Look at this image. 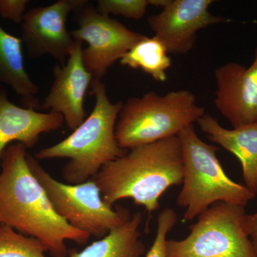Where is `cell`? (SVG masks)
I'll return each mask as SVG.
<instances>
[{"instance_id":"6da1fadb","label":"cell","mask_w":257,"mask_h":257,"mask_svg":"<svg viewBox=\"0 0 257 257\" xmlns=\"http://www.w3.org/2000/svg\"><path fill=\"white\" fill-rule=\"evenodd\" d=\"M27 147L15 143L0 160V224L41 241L53 257H67L66 241L86 244L90 235L74 229L54 210L27 161Z\"/></svg>"},{"instance_id":"7a4b0ae2","label":"cell","mask_w":257,"mask_h":257,"mask_svg":"<svg viewBox=\"0 0 257 257\" xmlns=\"http://www.w3.org/2000/svg\"><path fill=\"white\" fill-rule=\"evenodd\" d=\"M184 164L178 136L128 150L103 166L93 180L108 205L133 199L149 213L160 208V199L170 187L183 182Z\"/></svg>"},{"instance_id":"3957f363","label":"cell","mask_w":257,"mask_h":257,"mask_svg":"<svg viewBox=\"0 0 257 257\" xmlns=\"http://www.w3.org/2000/svg\"><path fill=\"white\" fill-rule=\"evenodd\" d=\"M91 85L95 104L90 115L67 138L42 149L35 155L37 160L69 159L62 175L69 184L90 180L103 166L128 152L119 146L115 137L122 101L113 104L109 101L101 79H93Z\"/></svg>"},{"instance_id":"277c9868","label":"cell","mask_w":257,"mask_h":257,"mask_svg":"<svg viewBox=\"0 0 257 257\" xmlns=\"http://www.w3.org/2000/svg\"><path fill=\"white\" fill-rule=\"evenodd\" d=\"M184 164L182 188L177 197L185 209L182 221H192L216 202L245 207L256 197L246 187L231 180L225 173L216 152L219 149L204 143L194 125L178 135Z\"/></svg>"},{"instance_id":"5b68a950","label":"cell","mask_w":257,"mask_h":257,"mask_svg":"<svg viewBox=\"0 0 257 257\" xmlns=\"http://www.w3.org/2000/svg\"><path fill=\"white\" fill-rule=\"evenodd\" d=\"M206 114L195 94L186 89L165 95L148 92L123 104L115 126V137L123 150L150 145L178 136Z\"/></svg>"},{"instance_id":"8992f818","label":"cell","mask_w":257,"mask_h":257,"mask_svg":"<svg viewBox=\"0 0 257 257\" xmlns=\"http://www.w3.org/2000/svg\"><path fill=\"white\" fill-rule=\"evenodd\" d=\"M27 161L54 210L74 229L101 239L131 219L133 215L126 208L117 206L113 209L104 202L92 179L78 184L63 183L51 176L28 153Z\"/></svg>"},{"instance_id":"52a82bcc","label":"cell","mask_w":257,"mask_h":257,"mask_svg":"<svg viewBox=\"0 0 257 257\" xmlns=\"http://www.w3.org/2000/svg\"><path fill=\"white\" fill-rule=\"evenodd\" d=\"M244 207L216 202L198 216L182 240H167V257H257L243 227Z\"/></svg>"},{"instance_id":"ba28073f","label":"cell","mask_w":257,"mask_h":257,"mask_svg":"<svg viewBox=\"0 0 257 257\" xmlns=\"http://www.w3.org/2000/svg\"><path fill=\"white\" fill-rule=\"evenodd\" d=\"M79 28L72 30L74 40L88 44L82 61L93 79H101L109 67L145 35L132 31L109 15L101 14L88 1L77 10Z\"/></svg>"},{"instance_id":"9c48e42d","label":"cell","mask_w":257,"mask_h":257,"mask_svg":"<svg viewBox=\"0 0 257 257\" xmlns=\"http://www.w3.org/2000/svg\"><path fill=\"white\" fill-rule=\"evenodd\" d=\"M86 0H59L47 7L32 8L25 13L22 41L32 58L50 55L64 65L74 44L67 29L69 13Z\"/></svg>"},{"instance_id":"30bf717a","label":"cell","mask_w":257,"mask_h":257,"mask_svg":"<svg viewBox=\"0 0 257 257\" xmlns=\"http://www.w3.org/2000/svg\"><path fill=\"white\" fill-rule=\"evenodd\" d=\"M213 0H170L159 14L147 20L155 37L168 53L186 55L192 50L197 32L228 20L209 11Z\"/></svg>"},{"instance_id":"8fae6325","label":"cell","mask_w":257,"mask_h":257,"mask_svg":"<svg viewBox=\"0 0 257 257\" xmlns=\"http://www.w3.org/2000/svg\"><path fill=\"white\" fill-rule=\"evenodd\" d=\"M216 109L233 128L257 124V47L246 67L229 62L214 72Z\"/></svg>"},{"instance_id":"7c38bea8","label":"cell","mask_w":257,"mask_h":257,"mask_svg":"<svg viewBox=\"0 0 257 257\" xmlns=\"http://www.w3.org/2000/svg\"><path fill=\"white\" fill-rule=\"evenodd\" d=\"M82 50V42L74 40L66 64L54 68L53 83L40 107L62 114L66 124L72 130L87 118L84 96L93 80L92 74L83 63Z\"/></svg>"},{"instance_id":"4fadbf2b","label":"cell","mask_w":257,"mask_h":257,"mask_svg":"<svg viewBox=\"0 0 257 257\" xmlns=\"http://www.w3.org/2000/svg\"><path fill=\"white\" fill-rule=\"evenodd\" d=\"M64 121L63 116L59 113L39 112L33 107L15 105L0 86V160L5 149L13 142L32 148L40 135L59 130Z\"/></svg>"},{"instance_id":"5bb4252c","label":"cell","mask_w":257,"mask_h":257,"mask_svg":"<svg viewBox=\"0 0 257 257\" xmlns=\"http://www.w3.org/2000/svg\"><path fill=\"white\" fill-rule=\"evenodd\" d=\"M197 124L210 141L237 157L246 187L256 195L257 124L228 130L209 114L198 120Z\"/></svg>"},{"instance_id":"9a60e30c","label":"cell","mask_w":257,"mask_h":257,"mask_svg":"<svg viewBox=\"0 0 257 257\" xmlns=\"http://www.w3.org/2000/svg\"><path fill=\"white\" fill-rule=\"evenodd\" d=\"M22 44L21 39L8 33L0 25V82L23 96L27 107L35 109L39 108L35 96L39 88L25 70Z\"/></svg>"},{"instance_id":"2e32d148","label":"cell","mask_w":257,"mask_h":257,"mask_svg":"<svg viewBox=\"0 0 257 257\" xmlns=\"http://www.w3.org/2000/svg\"><path fill=\"white\" fill-rule=\"evenodd\" d=\"M143 221V213H135L124 224L81 251H71L67 257H142L146 249L140 239Z\"/></svg>"},{"instance_id":"e0dca14e","label":"cell","mask_w":257,"mask_h":257,"mask_svg":"<svg viewBox=\"0 0 257 257\" xmlns=\"http://www.w3.org/2000/svg\"><path fill=\"white\" fill-rule=\"evenodd\" d=\"M164 44L156 37L144 36L119 60L124 67L141 69L157 82H165L172 61Z\"/></svg>"},{"instance_id":"ac0fdd59","label":"cell","mask_w":257,"mask_h":257,"mask_svg":"<svg viewBox=\"0 0 257 257\" xmlns=\"http://www.w3.org/2000/svg\"><path fill=\"white\" fill-rule=\"evenodd\" d=\"M48 249L35 238L0 224V257H47Z\"/></svg>"},{"instance_id":"d6986e66","label":"cell","mask_w":257,"mask_h":257,"mask_svg":"<svg viewBox=\"0 0 257 257\" xmlns=\"http://www.w3.org/2000/svg\"><path fill=\"white\" fill-rule=\"evenodd\" d=\"M149 0H99L96 10L101 14L121 15L140 20L146 14Z\"/></svg>"},{"instance_id":"ffe728a7","label":"cell","mask_w":257,"mask_h":257,"mask_svg":"<svg viewBox=\"0 0 257 257\" xmlns=\"http://www.w3.org/2000/svg\"><path fill=\"white\" fill-rule=\"evenodd\" d=\"M177 222V214L173 209L165 208L157 218V229L155 241L145 257H167V236Z\"/></svg>"},{"instance_id":"44dd1931","label":"cell","mask_w":257,"mask_h":257,"mask_svg":"<svg viewBox=\"0 0 257 257\" xmlns=\"http://www.w3.org/2000/svg\"><path fill=\"white\" fill-rule=\"evenodd\" d=\"M28 3V0H0V15L15 23H23Z\"/></svg>"},{"instance_id":"7402d4cb","label":"cell","mask_w":257,"mask_h":257,"mask_svg":"<svg viewBox=\"0 0 257 257\" xmlns=\"http://www.w3.org/2000/svg\"><path fill=\"white\" fill-rule=\"evenodd\" d=\"M243 227L257 255V211L253 214H246L243 218Z\"/></svg>"},{"instance_id":"603a6c76","label":"cell","mask_w":257,"mask_h":257,"mask_svg":"<svg viewBox=\"0 0 257 257\" xmlns=\"http://www.w3.org/2000/svg\"><path fill=\"white\" fill-rule=\"evenodd\" d=\"M170 2V0H149L150 5L157 7V8H162V9L167 6Z\"/></svg>"}]
</instances>
